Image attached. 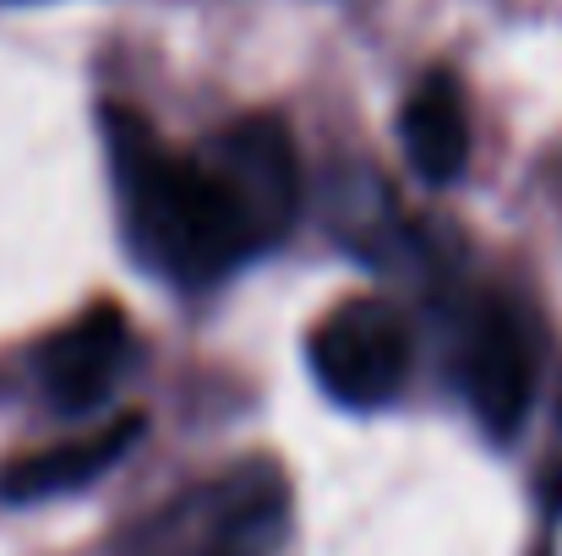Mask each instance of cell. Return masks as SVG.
<instances>
[{"instance_id": "obj_1", "label": "cell", "mask_w": 562, "mask_h": 556, "mask_svg": "<svg viewBox=\"0 0 562 556\" xmlns=\"http://www.w3.org/2000/svg\"><path fill=\"white\" fill-rule=\"evenodd\" d=\"M104 148H110L115 202L137 262H148L170 284L202 290L251 257V240L229 196L213 181V170L202 164V154L165 148L148 115L126 104L104 110Z\"/></svg>"}, {"instance_id": "obj_2", "label": "cell", "mask_w": 562, "mask_h": 556, "mask_svg": "<svg viewBox=\"0 0 562 556\" xmlns=\"http://www.w3.org/2000/svg\"><path fill=\"white\" fill-rule=\"evenodd\" d=\"M202 164L229 196L251 251H268L290 235V224L301 213V159H295L290 126L279 115L235 121L229 132H218L202 148Z\"/></svg>"}, {"instance_id": "obj_3", "label": "cell", "mask_w": 562, "mask_h": 556, "mask_svg": "<svg viewBox=\"0 0 562 556\" xmlns=\"http://www.w3.org/2000/svg\"><path fill=\"white\" fill-rule=\"evenodd\" d=\"M312 371H317L323 393L350 404V409L387 404L409 376V328H404V317L387 300H372V295H356V300L334 306L312 333Z\"/></svg>"}, {"instance_id": "obj_4", "label": "cell", "mask_w": 562, "mask_h": 556, "mask_svg": "<svg viewBox=\"0 0 562 556\" xmlns=\"http://www.w3.org/2000/svg\"><path fill=\"white\" fill-rule=\"evenodd\" d=\"M459 382H464L475 420L497 442H508L525 425L530 398H536V355H530V339H525V328L508 306H481L464 322Z\"/></svg>"}, {"instance_id": "obj_5", "label": "cell", "mask_w": 562, "mask_h": 556, "mask_svg": "<svg viewBox=\"0 0 562 556\" xmlns=\"http://www.w3.org/2000/svg\"><path fill=\"white\" fill-rule=\"evenodd\" d=\"M132 355V322L115 300L88 306L82 317H71L66 328H55L38 344V382L44 398L60 415H88L110 398L115 376Z\"/></svg>"}, {"instance_id": "obj_6", "label": "cell", "mask_w": 562, "mask_h": 556, "mask_svg": "<svg viewBox=\"0 0 562 556\" xmlns=\"http://www.w3.org/2000/svg\"><path fill=\"white\" fill-rule=\"evenodd\" d=\"M143 431H148L143 415H121V420L99 425V431L82 436V442H60V447L11 458V464L0 469V502H16V508H22V502H44V497L82 491V486H93L121 453H132Z\"/></svg>"}, {"instance_id": "obj_7", "label": "cell", "mask_w": 562, "mask_h": 556, "mask_svg": "<svg viewBox=\"0 0 562 556\" xmlns=\"http://www.w3.org/2000/svg\"><path fill=\"white\" fill-rule=\"evenodd\" d=\"M398 137H404V154H409L420 181L448 185L464 175V164H470V110H464V88H459L453 71H431L404 99Z\"/></svg>"}]
</instances>
